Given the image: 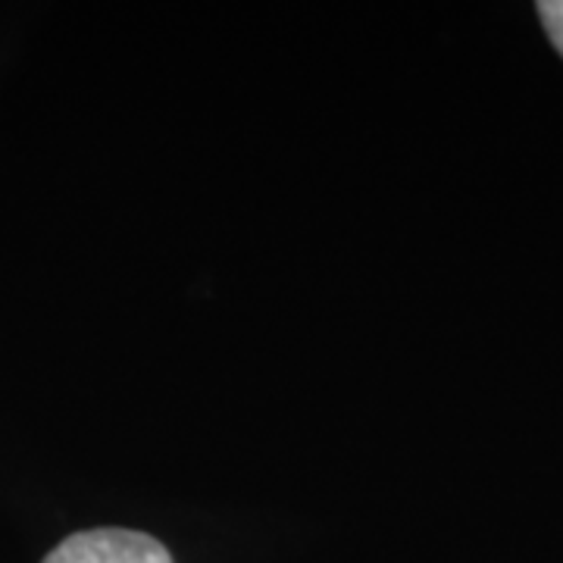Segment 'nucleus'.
<instances>
[{
	"mask_svg": "<svg viewBox=\"0 0 563 563\" xmlns=\"http://www.w3.org/2000/svg\"><path fill=\"white\" fill-rule=\"evenodd\" d=\"M539 16H542L548 35L554 41V47L563 54V0H544L539 3Z\"/></svg>",
	"mask_w": 563,
	"mask_h": 563,
	"instance_id": "obj_2",
	"label": "nucleus"
},
{
	"mask_svg": "<svg viewBox=\"0 0 563 563\" xmlns=\"http://www.w3.org/2000/svg\"><path fill=\"white\" fill-rule=\"evenodd\" d=\"M44 563H173V554L144 532L88 529L57 544Z\"/></svg>",
	"mask_w": 563,
	"mask_h": 563,
	"instance_id": "obj_1",
	"label": "nucleus"
}]
</instances>
